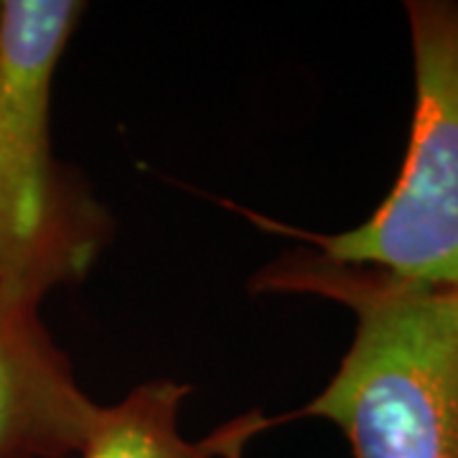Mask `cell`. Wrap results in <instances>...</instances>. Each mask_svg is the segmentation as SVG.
Segmentation results:
<instances>
[{
	"label": "cell",
	"instance_id": "5b68a950",
	"mask_svg": "<svg viewBox=\"0 0 458 458\" xmlns=\"http://www.w3.org/2000/svg\"><path fill=\"white\" fill-rule=\"evenodd\" d=\"M189 393V385L165 377L138 385L99 410L77 458H247L250 443L278 423L262 410H250L189 441L179 430L181 403Z\"/></svg>",
	"mask_w": 458,
	"mask_h": 458
},
{
	"label": "cell",
	"instance_id": "6da1fadb",
	"mask_svg": "<svg viewBox=\"0 0 458 458\" xmlns=\"http://www.w3.org/2000/svg\"><path fill=\"white\" fill-rule=\"evenodd\" d=\"M255 295H316L354 316L327 387L280 420L321 418L354 458H458V285H428L293 247L250 278Z\"/></svg>",
	"mask_w": 458,
	"mask_h": 458
},
{
	"label": "cell",
	"instance_id": "7a4b0ae2",
	"mask_svg": "<svg viewBox=\"0 0 458 458\" xmlns=\"http://www.w3.org/2000/svg\"><path fill=\"white\" fill-rule=\"evenodd\" d=\"M87 5L0 0V295L41 306L82 280L113 216L51 146L54 77Z\"/></svg>",
	"mask_w": 458,
	"mask_h": 458
},
{
	"label": "cell",
	"instance_id": "277c9868",
	"mask_svg": "<svg viewBox=\"0 0 458 458\" xmlns=\"http://www.w3.org/2000/svg\"><path fill=\"white\" fill-rule=\"evenodd\" d=\"M38 309L0 295V458H77L102 410Z\"/></svg>",
	"mask_w": 458,
	"mask_h": 458
},
{
	"label": "cell",
	"instance_id": "3957f363",
	"mask_svg": "<svg viewBox=\"0 0 458 458\" xmlns=\"http://www.w3.org/2000/svg\"><path fill=\"white\" fill-rule=\"evenodd\" d=\"M415 64V110L405 161L390 194L360 227L321 234L227 204L258 227L328 258L428 285H458V0L405 3Z\"/></svg>",
	"mask_w": 458,
	"mask_h": 458
}]
</instances>
